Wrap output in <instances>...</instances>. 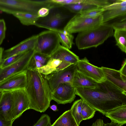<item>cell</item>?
<instances>
[{"instance_id": "1", "label": "cell", "mask_w": 126, "mask_h": 126, "mask_svg": "<svg viewBox=\"0 0 126 126\" xmlns=\"http://www.w3.org/2000/svg\"><path fill=\"white\" fill-rule=\"evenodd\" d=\"M76 94L103 115L115 108L126 105V92L107 80L94 89L75 88Z\"/></svg>"}, {"instance_id": "2", "label": "cell", "mask_w": 126, "mask_h": 126, "mask_svg": "<svg viewBox=\"0 0 126 126\" xmlns=\"http://www.w3.org/2000/svg\"><path fill=\"white\" fill-rule=\"evenodd\" d=\"M27 84L25 90L29 101V109L44 112L52 100L51 91L46 79L35 70L26 71Z\"/></svg>"}, {"instance_id": "3", "label": "cell", "mask_w": 126, "mask_h": 126, "mask_svg": "<svg viewBox=\"0 0 126 126\" xmlns=\"http://www.w3.org/2000/svg\"><path fill=\"white\" fill-rule=\"evenodd\" d=\"M113 29L106 23L89 30L79 33L75 39L79 49L96 47L113 35Z\"/></svg>"}, {"instance_id": "4", "label": "cell", "mask_w": 126, "mask_h": 126, "mask_svg": "<svg viewBox=\"0 0 126 126\" xmlns=\"http://www.w3.org/2000/svg\"><path fill=\"white\" fill-rule=\"evenodd\" d=\"M45 6L44 0H0V11L12 15L27 12L37 15L38 10Z\"/></svg>"}, {"instance_id": "5", "label": "cell", "mask_w": 126, "mask_h": 126, "mask_svg": "<svg viewBox=\"0 0 126 126\" xmlns=\"http://www.w3.org/2000/svg\"><path fill=\"white\" fill-rule=\"evenodd\" d=\"M35 51L50 56L61 45L58 34L55 31L49 30L37 34Z\"/></svg>"}, {"instance_id": "6", "label": "cell", "mask_w": 126, "mask_h": 126, "mask_svg": "<svg viewBox=\"0 0 126 126\" xmlns=\"http://www.w3.org/2000/svg\"><path fill=\"white\" fill-rule=\"evenodd\" d=\"M102 24V15L95 18H90L82 16L78 14L69 21L63 30L71 34L79 33L95 28Z\"/></svg>"}, {"instance_id": "7", "label": "cell", "mask_w": 126, "mask_h": 126, "mask_svg": "<svg viewBox=\"0 0 126 126\" xmlns=\"http://www.w3.org/2000/svg\"><path fill=\"white\" fill-rule=\"evenodd\" d=\"M34 52V50L27 51L17 62L3 68H0V83L10 76L26 71Z\"/></svg>"}, {"instance_id": "8", "label": "cell", "mask_w": 126, "mask_h": 126, "mask_svg": "<svg viewBox=\"0 0 126 126\" xmlns=\"http://www.w3.org/2000/svg\"><path fill=\"white\" fill-rule=\"evenodd\" d=\"M78 69L77 63L48 76L45 78L51 92L60 84L66 83L72 85L74 76Z\"/></svg>"}, {"instance_id": "9", "label": "cell", "mask_w": 126, "mask_h": 126, "mask_svg": "<svg viewBox=\"0 0 126 126\" xmlns=\"http://www.w3.org/2000/svg\"><path fill=\"white\" fill-rule=\"evenodd\" d=\"M75 88L72 85L64 83L59 85L52 92V100L58 104L70 103L76 97Z\"/></svg>"}, {"instance_id": "10", "label": "cell", "mask_w": 126, "mask_h": 126, "mask_svg": "<svg viewBox=\"0 0 126 126\" xmlns=\"http://www.w3.org/2000/svg\"><path fill=\"white\" fill-rule=\"evenodd\" d=\"M13 97L12 117L13 122L25 111L29 109V101L25 89L11 92Z\"/></svg>"}, {"instance_id": "11", "label": "cell", "mask_w": 126, "mask_h": 126, "mask_svg": "<svg viewBox=\"0 0 126 126\" xmlns=\"http://www.w3.org/2000/svg\"><path fill=\"white\" fill-rule=\"evenodd\" d=\"M77 65L79 71L97 82H101L106 80L101 67H98L90 63L86 57L79 59Z\"/></svg>"}, {"instance_id": "12", "label": "cell", "mask_w": 126, "mask_h": 126, "mask_svg": "<svg viewBox=\"0 0 126 126\" xmlns=\"http://www.w3.org/2000/svg\"><path fill=\"white\" fill-rule=\"evenodd\" d=\"M26 71L10 76L0 83V91H11L25 89L27 84Z\"/></svg>"}, {"instance_id": "13", "label": "cell", "mask_w": 126, "mask_h": 126, "mask_svg": "<svg viewBox=\"0 0 126 126\" xmlns=\"http://www.w3.org/2000/svg\"><path fill=\"white\" fill-rule=\"evenodd\" d=\"M37 36V34L32 36L14 46L4 50L2 60L16 54L34 50Z\"/></svg>"}, {"instance_id": "14", "label": "cell", "mask_w": 126, "mask_h": 126, "mask_svg": "<svg viewBox=\"0 0 126 126\" xmlns=\"http://www.w3.org/2000/svg\"><path fill=\"white\" fill-rule=\"evenodd\" d=\"M71 65L72 64L59 59L50 57L45 65L36 70L45 78Z\"/></svg>"}, {"instance_id": "15", "label": "cell", "mask_w": 126, "mask_h": 126, "mask_svg": "<svg viewBox=\"0 0 126 126\" xmlns=\"http://www.w3.org/2000/svg\"><path fill=\"white\" fill-rule=\"evenodd\" d=\"M13 97L11 92L3 91L0 100V117L13 122L12 117Z\"/></svg>"}, {"instance_id": "16", "label": "cell", "mask_w": 126, "mask_h": 126, "mask_svg": "<svg viewBox=\"0 0 126 126\" xmlns=\"http://www.w3.org/2000/svg\"><path fill=\"white\" fill-rule=\"evenodd\" d=\"M98 83L84 75L78 69L73 78L72 85L75 88L94 89L97 87Z\"/></svg>"}, {"instance_id": "17", "label": "cell", "mask_w": 126, "mask_h": 126, "mask_svg": "<svg viewBox=\"0 0 126 126\" xmlns=\"http://www.w3.org/2000/svg\"><path fill=\"white\" fill-rule=\"evenodd\" d=\"M101 68L106 80L120 89L126 92V81L122 78L119 70L103 66Z\"/></svg>"}, {"instance_id": "18", "label": "cell", "mask_w": 126, "mask_h": 126, "mask_svg": "<svg viewBox=\"0 0 126 126\" xmlns=\"http://www.w3.org/2000/svg\"><path fill=\"white\" fill-rule=\"evenodd\" d=\"M50 57L51 58L59 59L71 64L77 63L79 60V57L69 49L61 45Z\"/></svg>"}, {"instance_id": "19", "label": "cell", "mask_w": 126, "mask_h": 126, "mask_svg": "<svg viewBox=\"0 0 126 126\" xmlns=\"http://www.w3.org/2000/svg\"><path fill=\"white\" fill-rule=\"evenodd\" d=\"M65 17L59 13H57L43 20L36 23L35 26L48 30L55 31L65 20Z\"/></svg>"}, {"instance_id": "20", "label": "cell", "mask_w": 126, "mask_h": 126, "mask_svg": "<svg viewBox=\"0 0 126 126\" xmlns=\"http://www.w3.org/2000/svg\"><path fill=\"white\" fill-rule=\"evenodd\" d=\"M114 122L121 124L126 123V105L115 108L106 113L105 115Z\"/></svg>"}, {"instance_id": "21", "label": "cell", "mask_w": 126, "mask_h": 126, "mask_svg": "<svg viewBox=\"0 0 126 126\" xmlns=\"http://www.w3.org/2000/svg\"><path fill=\"white\" fill-rule=\"evenodd\" d=\"M50 126H79L70 110L64 112Z\"/></svg>"}, {"instance_id": "22", "label": "cell", "mask_w": 126, "mask_h": 126, "mask_svg": "<svg viewBox=\"0 0 126 126\" xmlns=\"http://www.w3.org/2000/svg\"><path fill=\"white\" fill-rule=\"evenodd\" d=\"M13 15L22 24L26 26L35 25L40 18L37 15L27 12L17 13Z\"/></svg>"}, {"instance_id": "23", "label": "cell", "mask_w": 126, "mask_h": 126, "mask_svg": "<svg viewBox=\"0 0 126 126\" xmlns=\"http://www.w3.org/2000/svg\"><path fill=\"white\" fill-rule=\"evenodd\" d=\"M55 31L58 34L61 45L69 49H71L74 44V37L72 34L64 30L58 29Z\"/></svg>"}, {"instance_id": "24", "label": "cell", "mask_w": 126, "mask_h": 126, "mask_svg": "<svg viewBox=\"0 0 126 126\" xmlns=\"http://www.w3.org/2000/svg\"><path fill=\"white\" fill-rule=\"evenodd\" d=\"M126 14V6L118 9L105 11L102 15L103 23Z\"/></svg>"}, {"instance_id": "25", "label": "cell", "mask_w": 126, "mask_h": 126, "mask_svg": "<svg viewBox=\"0 0 126 126\" xmlns=\"http://www.w3.org/2000/svg\"><path fill=\"white\" fill-rule=\"evenodd\" d=\"M116 45L123 52L126 53V30H114L113 35Z\"/></svg>"}, {"instance_id": "26", "label": "cell", "mask_w": 126, "mask_h": 126, "mask_svg": "<svg viewBox=\"0 0 126 126\" xmlns=\"http://www.w3.org/2000/svg\"><path fill=\"white\" fill-rule=\"evenodd\" d=\"M83 101L81 99L76 101L73 103L70 109L72 114L79 126L83 120L81 115Z\"/></svg>"}, {"instance_id": "27", "label": "cell", "mask_w": 126, "mask_h": 126, "mask_svg": "<svg viewBox=\"0 0 126 126\" xmlns=\"http://www.w3.org/2000/svg\"><path fill=\"white\" fill-rule=\"evenodd\" d=\"M63 7L71 12L78 14L86 9L96 6L82 3L65 5Z\"/></svg>"}, {"instance_id": "28", "label": "cell", "mask_w": 126, "mask_h": 126, "mask_svg": "<svg viewBox=\"0 0 126 126\" xmlns=\"http://www.w3.org/2000/svg\"><path fill=\"white\" fill-rule=\"evenodd\" d=\"M104 10L102 8L96 7L83 11L79 14L82 16L94 18L102 15Z\"/></svg>"}, {"instance_id": "29", "label": "cell", "mask_w": 126, "mask_h": 126, "mask_svg": "<svg viewBox=\"0 0 126 126\" xmlns=\"http://www.w3.org/2000/svg\"><path fill=\"white\" fill-rule=\"evenodd\" d=\"M96 111L95 110L83 100V101L81 115L83 120L89 119L93 118Z\"/></svg>"}, {"instance_id": "30", "label": "cell", "mask_w": 126, "mask_h": 126, "mask_svg": "<svg viewBox=\"0 0 126 126\" xmlns=\"http://www.w3.org/2000/svg\"><path fill=\"white\" fill-rule=\"evenodd\" d=\"M110 24H107L114 30H126V15L117 18Z\"/></svg>"}, {"instance_id": "31", "label": "cell", "mask_w": 126, "mask_h": 126, "mask_svg": "<svg viewBox=\"0 0 126 126\" xmlns=\"http://www.w3.org/2000/svg\"><path fill=\"white\" fill-rule=\"evenodd\" d=\"M26 52L14 55L2 60L0 65V68H3L17 62Z\"/></svg>"}, {"instance_id": "32", "label": "cell", "mask_w": 126, "mask_h": 126, "mask_svg": "<svg viewBox=\"0 0 126 126\" xmlns=\"http://www.w3.org/2000/svg\"><path fill=\"white\" fill-rule=\"evenodd\" d=\"M126 6V0H115L112 3L102 8L104 11L118 9Z\"/></svg>"}, {"instance_id": "33", "label": "cell", "mask_w": 126, "mask_h": 126, "mask_svg": "<svg viewBox=\"0 0 126 126\" xmlns=\"http://www.w3.org/2000/svg\"><path fill=\"white\" fill-rule=\"evenodd\" d=\"M108 0H84L83 3L96 7L103 8L111 4Z\"/></svg>"}, {"instance_id": "34", "label": "cell", "mask_w": 126, "mask_h": 126, "mask_svg": "<svg viewBox=\"0 0 126 126\" xmlns=\"http://www.w3.org/2000/svg\"><path fill=\"white\" fill-rule=\"evenodd\" d=\"M32 57L40 62L43 66L47 64L50 58L49 56L35 51Z\"/></svg>"}, {"instance_id": "35", "label": "cell", "mask_w": 126, "mask_h": 126, "mask_svg": "<svg viewBox=\"0 0 126 126\" xmlns=\"http://www.w3.org/2000/svg\"><path fill=\"white\" fill-rule=\"evenodd\" d=\"M50 119L47 114L42 115L33 126H50Z\"/></svg>"}, {"instance_id": "36", "label": "cell", "mask_w": 126, "mask_h": 126, "mask_svg": "<svg viewBox=\"0 0 126 126\" xmlns=\"http://www.w3.org/2000/svg\"><path fill=\"white\" fill-rule=\"evenodd\" d=\"M53 2L59 4L62 7L74 4L80 3L83 2L84 0H51Z\"/></svg>"}, {"instance_id": "37", "label": "cell", "mask_w": 126, "mask_h": 126, "mask_svg": "<svg viewBox=\"0 0 126 126\" xmlns=\"http://www.w3.org/2000/svg\"><path fill=\"white\" fill-rule=\"evenodd\" d=\"M6 31V26L4 20L0 19V46L5 38Z\"/></svg>"}, {"instance_id": "38", "label": "cell", "mask_w": 126, "mask_h": 126, "mask_svg": "<svg viewBox=\"0 0 126 126\" xmlns=\"http://www.w3.org/2000/svg\"><path fill=\"white\" fill-rule=\"evenodd\" d=\"M50 10L47 7H42L38 10L37 15L39 18L46 17L48 14Z\"/></svg>"}, {"instance_id": "39", "label": "cell", "mask_w": 126, "mask_h": 126, "mask_svg": "<svg viewBox=\"0 0 126 126\" xmlns=\"http://www.w3.org/2000/svg\"><path fill=\"white\" fill-rule=\"evenodd\" d=\"M126 60L125 59L123 63L119 70L121 77L123 79L126 81Z\"/></svg>"}, {"instance_id": "40", "label": "cell", "mask_w": 126, "mask_h": 126, "mask_svg": "<svg viewBox=\"0 0 126 126\" xmlns=\"http://www.w3.org/2000/svg\"><path fill=\"white\" fill-rule=\"evenodd\" d=\"M13 122L5 120L0 117V126H12Z\"/></svg>"}, {"instance_id": "41", "label": "cell", "mask_w": 126, "mask_h": 126, "mask_svg": "<svg viewBox=\"0 0 126 126\" xmlns=\"http://www.w3.org/2000/svg\"><path fill=\"white\" fill-rule=\"evenodd\" d=\"M122 126L121 124L117 123L111 121L110 123H107L105 124L103 122L102 123V126Z\"/></svg>"}, {"instance_id": "42", "label": "cell", "mask_w": 126, "mask_h": 126, "mask_svg": "<svg viewBox=\"0 0 126 126\" xmlns=\"http://www.w3.org/2000/svg\"><path fill=\"white\" fill-rule=\"evenodd\" d=\"M103 120L100 119H97L95 121L94 123L92 126H102Z\"/></svg>"}, {"instance_id": "43", "label": "cell", "mask_w": 126, "mask_h": 126, "mask_svg": "<svg viewBox=\"0 0 126 126\" xmlns=\"http://www.w3.org/2000/svg\"><path fill=\"white\" fill-rule=\"evenodd\" d=\"M4 51L3 48L0 47V65L2 61V55Z\"/></svg>"}, {"instance_id": "44", "label": "cell", "mask_w": 126, "mask_h": 126, "mask_svg": "<svg viewBox=\"0 0 126 126\" xmlns=\"http://www.w3.org/2000/svg\"><path fill=\"white\" fill-rule=\"evenodd\" d=\"M50 108L53 111H56L58 110L57 109V106L55 105H53L51 106H49Z\"/></svg>"}, {"instance_id": "45", "label": "cell", "mask_w": 126, "mask_h": 126, "mask_svg": "<svg viewBox=\"0 0 126 126\" xmlns=\"http://www.w3.org/2000/svg\"><path fill=\"white\" fill-rule=\"evenodd\" d=\"M2 93L3 92L0 91V100L1 98Z\"/></svg>"}, {"instance_id": "46", "label": "cell", "mask_w": 126, "mask_h": 126, "mask_svg": "<svg viewBox=\"0 0 126 126\" xmlns=\"http://www.w3.org/2000/svg\"></svg>"}]
</instances>
